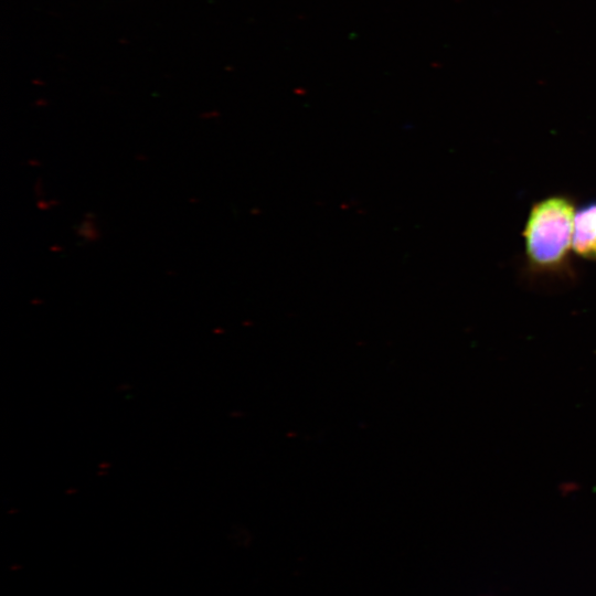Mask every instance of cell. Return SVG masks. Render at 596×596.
I'll use <instances>...</instances> for the list:
<instances>
[{
    "label": "cell",
    "instance_id": "1",
    "mask_svg": "<svg viewBox=\"0 0 596 596\" xmlns=\"http://www.w3.org/2000/svg\"><path fill=\"white\" fill-rule=\"evenodd\" d=\"M576 205L565 194L535 202L528 214L522 237L529 265L539 272H557L573 251Z\"/></svg>",
    "mask_w": 596,
    "mask_h": 596
},
{
    "label": "cell",
    "instance_id": "2",
    "mask_svg": "<svg viewBox=\"0 0 596 596\" xmlns=\"http://www.w3.org/2000/svg\"><path fill=\"white\" fill-rule=\"evenodd\" d=\"M573 252L582 258L596 262V201L576 209Z\"/></svg>",
    "mask_w": 596,
    "mask_h": 596
}]
</instances>
